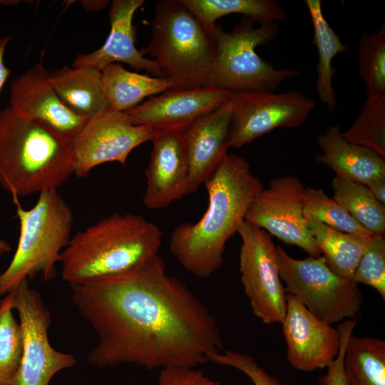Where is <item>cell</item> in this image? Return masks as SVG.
<instances>
[{
  "label": "cell",
  "mask_w": 385,
  "mask_h": 385,
  "mask_svg": "<svg viewBox=\"0 0 385 385\" xmlns=\"http://www.w3.org/2000/svg\"><path fill=\"white\" fill-rule=\"evenodd\" d=\"M11 38L12 37L10 36H6L0 38V91L11 72L4 64V55L6 47L11 41Z\"/></svg>",
  "instance_id": "cell-36"
},
{
  "label": "cell",
  "mask_w": 385,
  "mask_h": 385,
  "mask_svg": "<svg viewBox=\"0 0 385 385\" xmlns=\"http://www.w3.org/2000/svg\"><path fill=\"white\" fill-rule=\"evenodd\" d=\"M303 212L307 220H315L334 230L366 239L374 237L322 189L304 188Z\"/></svg>",
  "instance_id": "cell-29"
},
{
  "label": "cell",
  "mask_w": 385,
  "mask_h": 385,
  "mask_svg": "<svg viewBox=\"0 0 385 385\" xmlns=\"http://www.w3.org/2000/svg\"><path fill=\"white\" fill-rule=\"evenodd\" d=\"M307 221L329 268L342 277L352 279L369 239L334 230L315 220Z\"/></svg>",
  "instance_id": "cell-26"
},
{
  "label": "cell",
  "mask_w": 385,
  "mask_h": 385,
  "mask_svg": "<svg viewBox=\"0 0 385 385\" xmlns=\"http://www.w3.org/2000/svg\"><path fill=\"white\" fill-rule=\"evenodd\" d=\"M105 96L112 111L125 112L137 106L146 97L175 87L168 78L151 77L129 71L121 64L112 63L101 70Z\"/></svg>",
  "instance_id": "cell-22"
},
{
  "label": "cell",
  "mask_w": 385,
  "mask_h": 385,
  "mask_svg": "<svg viewBox=\"0 0 385 385\" xmlns=\"http://www.w3.org/2000/svg\"><path fill=\"white\" fill-rule=\"evenodd\" d=\"M81 4L83 7L90 11H100L104 9L109 1L95 0V1H81Z\"/></svg>",
  "instance_id": "cell-38"
},
{
  "label": "cell",
  "mask_w": 385,
  "mask_h": 385,
  "mask_svg": "<svg viewBox=\"0 0 385 385\" xmlns=\"http://www.w3.org/2000/svg\"><path fill=\"white\" fill-rule=\"evenodd\" d=\"M237 233L242 240L240 279L251 309L265 324H281L287 309V293L279 274L277 246L266 231L246 221Z\"/></svg>",
  "instance_id": "cell-9"
},
{
  "label": "cell",
  "mask_w": 385,
  "mask_h": 385,
  "mask_svg": "<svg viewBox=\"0 0 385 385\" xmlns=\"http://www.w3.org/2000/svg\"><path fill=\"white\" fill-rule=\"evenodd\" d=\"M207 208L195 223L184 222L173 231L169 247L187 271L208 277L222 265L229 239L245 221L247 209L264 187L242 157L227 153L205 183Z\"/></svg>",
  "instance_id": "cell-2"
},
{
  "label": "cell",
  "mask_w": 385,
  "mask_h": 385,
  "mask_svg": "<svg viewBox=\"0 0 385 385\" xmlns=\"http://www.w3.org/2000/svg\"><path fill=\"white\" fill-rule=\"evenodd\" d=\"M333 198L374 236L385 237V205L361 183L336 175L332 182Z\"/></svg>",
  "instance_id": "cell-27"
},
{
  "label": "cell",
  "mask_w": 385,
  "mask_h": 385,
  "mask_svg": "<svg viewBox=\"0 0 385 385\" xmlns=\"http://www.w3.org/2000/svg\"><path fill=\"white\" fill-rule=\"evenodd\" d=\"M352 279L372 287L385 300V239H369Z\"/></svg>",
  "instance_id": "cell-32"
},
{
  "label": "cell",
  "mask_w": 385,
  "mask_h": 385,
  "mask_svg": "<svg viewBox=\"0 0 385 385\" xmlns=\"http://www.w3.org/2000/svg\"><path fill=\"white\" fill-rule=\"evenodd\" d=\"M48 78L63 103L78 115L90 118L110 109L101 70L64 66L48 72Z\"/></svg>",
  "instance_id": "cell-21"
},
{
  "label": "cell",
  "mask_w": 385,
  "mask_h": 385,
  "mask_svg": "<svg viewBox=\"0 0 385 385\" xmlns=\"http://www.w3.org/2000/svg\"><path fill=\"white\" fill-rule=\"evenodd\" d=\"M48 71L38 63L10 85V107L16 113L38 121L71 140L88 118L70 110L60 99L48 78Z\"/></svg>",
  "instance_id": "cell-16"
},
{
  "label": "cell",
  "mask_w": 385,
  "mask_h": 385,
  "mask_svg": "<svg viewBox=\"0 0 385 385\" xmlns=\"http://www.w3.org/2000/svg\"><path fill=\"white\" fill-rule=\"evenodd\" d=\"M144 2V0L113 1L108 14L111 30L106 41L91 53L77 55L72 66L91 67L101 71L109 63L123 62L137 71H145L155 77H165L155 61L144 57L135 44L133 18Z\"/></svg>",
  "instance_id": "cell-19"
},
{
  "label": "cell",
  "mask_w": 385,
  "mask_h": 385,
  "mask_svg": "<svg viewBox=\"0 0 385 385\" xmlns=\"http://www.w3.org/2000/svg\"><path fill=\"white\" fill-rule=\"evenodd\" d=\"M358 71L366 96L385 95V24L364 34L358 46Z\"/></svg>",
  "instance_id": "cell-31"
},
{
  "label": "cell",
  "mask_w": 385,
  "mask_h": 385,
  "mask_svg": "<svg viewBox=\"0 0 385 385\" xmlns=\"http://www.w3.org/2000/svg\"><path fill=\"white\" fill-rule=\"evenodd\" d=\"M212 35L216 21L240 14L259 24L284 21L287 14L274 0H181Z\"/></svg>",
  "instance_id": "cell-25"
},
{
  "label": "cell",
  "mask_w": 385,
  "mask_h": 385,
  "mask_svg": "<svg viewBox=\"0 0 385 385\" xmlns=\"http://www.w3.org/2000/svg\"><path fill=\"white\" fill-rule=\"evenodd\" d=\"M12 306L19 317L23 351L18 385H48L58 372L73 367L71 354L55 349L48 331L51 314L41 294L23 280L12 292Z\"/></svg>",
  "instance_id": "cell-10"
},
{
  "label": "cell",
  "mask_w": 385,
  "mask_h": 385,
  "mask_svg": "<svg viewBox=\"0 0 385 385\" xmlns=\"http://www.w3.org/2000/svg\"><path fill=\"white\" fill-rule=\"evenodd\" d=\"M277 259L286 293L313 315L330 325L356 319L363 301L359 284L334 272L322 255L296 259L277 245Z\"/></svg>",
  "instance_id": "cell-8"
},
{
  "label": "cell",
  "mask_w": 385,
  "mask_h": 385,
  "mask_svg": "<svg viewBox=\"0 0 385 385\" xmlns=\"http://www.w3.org/2000/svg\"><path fill=\"white\" fill-rule=\"evenodd\" d=\"M356 322V319H346L337 324L341 334L340 349L337 357L327 366V372L319 378V385H346L343 370L344 352Z\"/></svg>",
  "instance_id": "cell-34"
},
{
  "label": "cell",
  "mask_w": 385,
  "mask_h": 385,
  "mask_svg": "<svg viewBox=\"0 0 385 385\" xmlns=\"http://www.w3.org/2000/svg\"><path fill=\"white\" fill-rule=\"evenodd\" d=\"M232 93L215 87L169 88L125 113L130 122L153 130L185 131L227 103Z\"/></svg>",
  "instance_id": "cell-14"
},
{
  "label": "cell",
  "mask_w": 385,
  "mask_h": 385,
  "mask_svg": "<svg viewBox=\"0 0 385 385\" xmlns=\"http://www.w3.org/2000/svg\"><path fill=\"white\" fill-rule=\"evenodd\" d=\"M154 130L133 124L125 112L111 109L88 118L70 140L74 175L86 177L95 167L111 162L125 165L129 154L151 140Z\"/></svg>",
  "instance_id": "cell-13"
},
{
  "label": "cell",
  "mask_w": 385,
  "mask_h": 385,
  "mask_svg": "<svg viewBox=\"0 0 385 385\" xmlns=\"http://www.w3.org/2000/svg\"><path fill=\"white\" fill-rule=\"evenodd\" d=\"M11 250V245L6 241L0 239V255L10 252Z\"/></svg>",
  "instance_id": "cell-39"
},
{
  "label": "cell",
  "mask_w": 385,
  "mask_h": 385,
  "mask_svg": "<svg viewBox=\"0 0 385 385\" xmlns=\"http://www.w3.org/2000/svg\"><path fill=\"white\" fill-rule=\"evenodd\" d=\"M1 5H2L1 1H0V8H1Z\"/></svg>",
  "instance_id": "cell-40"
},
{
  "label": "cell",
  "mask_w": 385,
  "mask_h": 385,
  "mask_svg": "<svg viewBox=\"0 0 385 385\" xmlns=\"http://www.w3.org/2000/svg\"><path fill=\"white\" fill-rule=\"evenodd\" d=\"M151 141L143 203L149 209L159 210L189 194L185 131L154 130Z\"/></svg>",
  "instance_id": "cell-17"
},
{
  "label": "cell",
  "mask_w": 385,
  "mask_h": 385,
  "mask_svg": "<svg viewBox=\"0 0 385 385\" xmlns=\"http://www.w3.org/2000/svg\"><path fill=\"white\" fill-rule=\"evenodd\" d=\"M208 362L235 368L245 375L254 385H287L277 377L270 374L251 355L237 351L227 350L211 353L207 356Z\"/></svg>",
  "instance_id": "cell-33"
},
{
  "label": "cell",
  "mask_w": 385,
  "mask_h": 385,
  "mask_svg": "<svg viewBox=\"0 0 385 385\" xmlns=\"http://www.w3.org/2000/svg\"><path fill=\"white\" fill-rule=\"evenodd\" d=\"M13 310L11 292L0 299V385H18L23 336Z\"/></svg>",
  "instance_id": "cell-28"
},
{
  "label": "cell",
  "mask_w": 385,
  "mask_h": 385,
  "mask_svg": "<svg viewBox=\"0 0 385 385\" xmlns=\"http://www.w3.org/2000/svg\"><path fill=\"white\" fill-rule=\"evenodd\" d=\"M252 19L242 16L230 31L215 24L213 37L216 55L207 86L232 93L241 91H274L299 71L276 68L262 58L256 48L273 41L279 31L277 22L255 26Z\"/></svg>",
  "instance_id": "cell-7"
},
{
  "label": "cell",
  "mask_w": 385,
  "mask_h": 385,
  "mask_svg": "<svg viewBox=\"0 0 385 385\" xmlns=\"http://www.w3.org/2000/svg\"><path fill=\"white\" fill-rule=\"evenodd\" d=\"M281 324L287 361L293 369L309 372L327 368L337 357L341 346L339 329L316 317L289 294Z\"/></svg>",
  "instance_id": "cell-15"
},
{
  "label": "cell",
  "mask_w": 385,
  "mask_h": 385,
  "mask_svg": "<svg viewBox=\"0 0 385 385\" xmlns=\"http://www.w3.org/2000/svg\"><path fill=\"white\" fill-rule=\"evenodd\" d=\"M158 385H222L194 367L173 366L160 370Z\"/></svg>",
  "instance_id": "cell-35"
},
{
  "label": "cell",
  "mask_w": 385,
  "mask_h": 385,
  "mask_svg": "<svg viewBox=\"0 0 385 385\" xmlns=\"http://www.w3.org/2000/svg\"><path fill=\"white\" fill-rule=\"evenodd\" d=\"M74 175L70 140L7 106L0 111V186L19 197L58 190Z\"/></svg>",
  "instance_id": "cell-4"
},
{
  "label": "cell",
  "mask_w": 385,
  "mask_h": 385,
  "mask_svg": "<svg viewBox=\"0 0 385 385\" xmlns=\"http://www.w3.org/2000/svg\"><path fill=\"white\" fill-rule=\"evenodd\" d=\"M304 186L294 175L271 180L253 197L245 221L288 245L297 246L311 257L321 250L304 216Z\"/></svg>",
  "instance_id": "cell-12"
},
{
  "label": "cell",
  "mask_w": 385,
  "mask_h": 385,
  "mask_svg": "<svg viewBox=\"0 0 385 385\" xmlns=\"http://www.w3.org/2000/svg\"><path fill=\"white\" fill-rule=\"evenodd\" d=\"M304 3L312 24L313 44L318 53L316 64L317 96L319 101L332 112L337 106V96L332 85L336 70L332 66V60L338 53L348 52L349 49L325 19L322 1L304 0Z\"/></svg>",
  "instance_id": "cell-23"
},
{
  "label": "cell",
  "mask_w": 385,
  "mask_h": 385,
  "mask_svg": "<svg viewBox=\"0 0 385 385\" xmlns=\"http://www.w3.org/2000/svg\"><path fill=\"white\" fill-rule=\"evenodd\" d=\"M346 385H385V341L350 336L344 352Z\"/></svg>",
  "instance_id": "cell-24"
},
{
  "label": "cell",
  "mask_w": 385,
  "mask_h": 385,
  "mask_svg": "<svg viewBox=\"0 0 385 385\" xmlns=\"http://www.w3.org/2000/svg\"><path fill=\"white\" fill-rule=\"evenodd\" d=\"M232 107L230 100L185 130L189 168V194L213 175L230 148Z\"/></svg>",
  "instance_id": "cell-18"
},
{
  "label": "cell",
  "mask_w": 385,
  "mask_h": 385,
  "mask_svg": "<svg viewBox=\"0 0 385 385\" xmlns=\"http://www.w3.org/2000/svg\"><path fill=\"white\" fill-rule=\"evenodd\" d=\"M148 53L165 78L178 88L207 86L216 43L181 0H161L154 7Z\"/></svg>",
  "instance_id": "cell-6"
},
{
  "label": "cell",
  "mask_w": 385,
  "mask_h": 385,
  "mask_svg": "<svg viewBox=\"0 0 385 385\" xmlns=\"http://www.w3.org/2000/svg\"><path fill=\"white\" fill-rule=\"evenodd\" d=\"M230 147L240 148L272 130L302 125L316 103L301 92L241 91L230 99Z\"/></svg>",
  "instance_id": "cell-11"
},
{
  "label": "cell",
  "mask_w": 385,
  "mask_h": 385,
  "mask_svg": "<svg viewBox=\"0 0 385 385\" xmlns=\"http://www.w3.org/2000/svg\"><path fill=\"white\" fill-rule=\"evenodd\" d=\"M366 186L379 202L385 205V177L375 179Z\"/></svg>",
  "instance_id": "cell-37"
},
{
  "label": "cell",
  "mask_w": 385,
  "mask_h": 385,
  "mask_svg": "<svg viewBox=\"0 0 385 385\" xmlns=\"http://www.w3.org/2000/svg\"><path fill=\"white\" fill-rule=\"evenodd\" d=\"M342 135L385 158V95L366 96L359 115Z\"/></svg>",
  "instance_id": "cell-30"
},
{
  "label": "cell",
  "mask_w": 385,
  "mask_h": 385,
  "mask_svg": "<svg viewBox=\"0 0 385 385\" xmlns=\"http://www.w3.org/2000/svg\"><path fill=\"white\" fill-rule=\"evenodd\" d=\"M161 241L159 227L143 216L112 214L71 237L61 277L71 285L126 273L159 254Z\"/></svg>",
  "instance_id": "cell-3"
},
{
  "label": "cell",
  "mask_w": 385,
  "mask_h": 385,
  "mask_svg": "<svg viewBox=\"0 0 385 385\" xmlns=\"http://www.w3.org/2000/svg\"><path fill=\"white\" fill-rule=\"evenodd\" d=\"M322 153L316 160L336 175L367 185L385 177V158L365 146L347 140L338 125H331L317 139Z\"/></svg>",
  "instance_id": "cell-20"
},
{
  "label": "cell",
  "mask_w": 385,
  "mask_h": 385,
  "mask_svg": "<svg viewBox=\"0 0 385 385\" xmlns=\"http://www.w3.org/2000/svg\"><path fill=\"white\" fill-rule=\"evenodd\" d=\"M71 299L98 336L86 360L98 369L194 367L221 351L216 318L158 254L126 273L71 284Z\"/></svg>",
  "instance_id": "cell-1"
},
{
  "label": "cell",
  "mask_w": 385,
  "mask_h": 385,
  "mask_svg": "<svg viewBox=\"0 0 385 385\" xmlns=\"http://www.w3.org/2000/svg\"><path fill=\"white\" fill-rule=\"evenodd\" d=\"M15 204L19 236L10 264L0 274V297L36 274H41L45 282L53 279L56 264L71 238L73 227L72 210L58 190L40 193L29 210L21 207L19 202Z\"/></svg>",
  "instance_id": "cell-5"
}]
</instances>
